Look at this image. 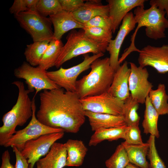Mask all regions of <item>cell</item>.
Masks as SVG:
<instances>
[{
    "label": "cell",
    "mask_w": 168,
    "mask_h": 168,
    "mask_svg": "<svg viewBox=\"0 0 168 168\" xmlns=\"http://www.w3.org/2000/svg\"><path fill=\"white\" fill-rule=\"evenodd\" d=\"M40 105L36 116L42 124L77 133L85 121V110L76 92L62 88L44 90L40 94Z\"/></svg>",
    "instance_id": "6da1fadb"
},
{
    "label": "cell",
    "mask_w": 168,
    "mask_h": 168,
    "mask_svg": "<svg viewBox=\"0 0 168 168\" xmlns=\"http://www.w3.org/2000/svg\"><path fill=\"white\" fill-rule=\"evenodd\" d=\"M90 68L88 74L77 81L75 92L80 99L108 92L112 83L115 71L110 65L109 58L96 59Z\"/></svg>",
    "instance_id": "7a4b0ae2"
},
{
    "label": "cell",
    "mask_w": 168,
    "mask_h": 168,
    "mask_svg": "<svg viewBox=\"0 0 168 168\" xmlns=\"http://www.w3.org/2000/svg\"><path fill=\"white\" fill-rule=\"evenodd\" d=\"M12 84L17 87L18 94L15 104L2 119L3 124L0 128V145L2 146H4L16 133V127L23 126L33 114L32 100L29 95L30 91L25 89L22 82L15 81Z\"/></svg>",
    "instance_id": "3957f363"
},
{
    "label": "cell",
    "mask_w": 168,
    "mask_h": 168,
    "mask_svg": "<svg viewBox=\"0 0 168 168\" xmlns=\"http://www.w3.org/2000/svg\"><path fill=\"white\" fill-rule=\"evenodd\" d=\"M144 9V6L136 7L134 11L135 20L137 26L131 36V44H135L136 34L141 27L145 26V34L148 38L157 40L166 37L165 30L168 28V19L165 17V11L162 10L155 5Z\"/></svg>",
    "instance_id": "277c9868"
},
{
    "label": "cell",
    "mask_w": 168,
    "mask_h": 168,
    "mask_svg": "<svg viewBox=\"0 0 168 168\" xmlns=\"http://www.w3.org/2000/svg\"><path fill=\"white\" fill-rule=\"evenodd\" d=\"M67 42L63 46L55 66L59 68L68 61L81 54L89 53L95 54L104 53L108 44H100L87 37L82 29L73 30L66 37Z\"/></svg>",
    "instance_id": "5b68a950"
},
{
    "label": "cell",
    "mask_w": 168,
    "mask_h": 168,
    "mask_svg": "<svg viewBox=\"0 0 168 168\" xmlns=\"http://www.w3.org/2000/svg\"><path fill=\"white\" fill-rule=\"evenodd\" d=\"M21 26L31 37L34 42L54 39L51 21L36 10H30L14 15Z\"/></svg>",
    "instance_id": "8992f818"
},
{
    "label": "cell",
    "mask_w": 168,
    "mask_h": 168,
    "mask_svg": "<svg viewBox=\"0 0 168 168\" xmlns=\"http://www.w3.org/2000/svg\"><path fill=\"white\" fill-rule=\"evenodd\" d=\"M104 55V53L89 56L84 55V60L78 64L68 68L61 67L58 70L46 71L47 76L60 88L67 91L75 92L77 78L82 72L90 68L91 63L96 59Z\"/></svg>",
    "instance_id": "52a82bcc"
},
{
    "label": "cell",
    "mask_w": 168,
    "mask_h": 168,
    "mask_svg": "<svg viewBox=\"0 0 168 168\" xmlns=\"http://www.w3.org/2000/svg\"><path fill=\"white\" fill-rule=\"evenodd\" d=\"M35 96H34L32 100L33 114L29 123L24 128L16 131L8 140L4 147L15 146L21 152L25 143L28 141L37 138L47 134L65 132L62 128L45 125L38 120L35 115Z\"/></svg>",
    "instance_id": "ba28073f"
},
{
    "label": "cell",
    "mask_w": 168,
    "mask_h": 168,
    "mask_svg": "<svg viewBox=\"0 0 168 168\" xmlns=\"http://www.w3.org/2000/svg\"><path fill=\"white\" fill-rule=\"evenodd\" d=\"M46 71L38 66H33L27 62L24 61L20 66L14 70V74L17 78L25 80L27 89L31 92L35 90V96L42 90L60 88L47 76Z\"/></svg>",
    "instance_id": "9c48e42d"
},
{
    "label": "cell",
    "mask_w": 168,
    "mask_h": 168,
    "mask_svg": "<svg viewBox=\"0 0 168 168\" xmlns=\"http://www.w3.org/2000/svg\"><path fill=\"white\" fill-rule=\"evenodd\" d=\"M80 100L84 110L115 115H123L124 101L108 92L80 99Z\"/></svg>",
    "instance_id": "30bf717a"
},
{
    "label": "cell",
    "mask_w": 168,
    "mask_h": 168,
    "mask_svg": "<svg viewBox=\"0 0 168 168\" xmlns=\"http://www.w3.org/2000/svg\"><path fill=\"white\" fill-rule=\"evenodd\" d=\"M64 135V132L48 133L27 141L21 152L30 164L29 168H33L35 163L47 155L53 144Z\"/></svg>",
    "instance_id": "8fae6325"
},
{
    "label": "cell",
    "mask_w": 168,
    "mask_h": 168,
    "mask_svg": "<svg viewBox=\"0 0 168 168\" xmlns=\"http://www.w3.org/2000/svg\"><path fill=\"white\" fill-rule=\"evenodd\" d=\"M131 73L128 86L132 99L139 104H145L147 97L153 86L148 80L149 73L146 67L137 66L130 62Z\"/></svg>",
    "instance_id": "7c38bea8"
},
{
    "label": "cell",
    "mask_w": 168,
    "mask_h": 168,
    "mask_svg": "<svg viewBox=\"0 0 168 168\" xmlns=\"http://www.w3.org/2000/svg\"><path fill=\"white\" fill-rule=\"evenodd\" d=\"M138 62L142 68L150 66L161 74L168 72V44L160 47L148 45L140 50Z\"/></svg>",
    "instance_id": "4fadbf2b"
},
{
    "label": "cell",
    "mask_w": 168,
    "mask_h": 168,
    "mask_svg": "<svg viewBox=\"0 0 168 168\" xmlns=\"http://www.w3.org/2000/svg\"><path fill=\"white\" fill-rule=\"evenodd\" d=\"M121 23L116 37L110 41L106 49L110 54V65L115 71L120 66L119 56L123 42L126 37L135 27L136 23L133 13L132 12L128 13Z\"/></svg>",
    "instance_id": "5bb4252c"
},
{
    "label": "cell",
    "mask_w": 168,
    "mask_h": 168,
    "mask_svg": "<svg viewBox=\"0 0 168 168\" xmlns=\"http://www.w3.org/2000/svg\"><path fill=\"white\" fill-rule=\"evenodd\" d=\"M145 1V0H106L109 6V17L112 23L113 33H114L119 28L124 18L131 10L138 7L144 6Z\"/></svg>",
    "instance_id": "9a60e30c"
},
{
    "label": "cell",
    "mask_w": 168,
    "mask_h": 168,
    "mask_svg": "<svg viewBox=\"0 0 168 168\" xmlns=\"http://www.w3.org/2000/svg\"><path fill=\"white\" fill-rule=\"evenodd\" d=\"M131 69L125 61L115 71L113 79L108 92L113 96L124 101L130 96L128 86Z\"/></svg>",
    "instance_id": "2e32d148"
},
{
    "label": "cell",
    "mask_w": 168,
    "mask_h": 168,
    "mask_svg": "<svg viewBox=\"0 0 168 168\" xmlns=\"http://www.w3.org/2000/svg\"><path fill=\"white\" fill-rule=\"evenodd\" d=\"M54 28V39L61 40L63 35L68 31L75 29H83V24L77 21L72 13L64 10L49 16Z\"/></svg>",
    "instance_id": "e0dca14e"
},
{
    "label": "cell",
    "mask_w": 168,
    "mask_h": 168,
    "mask_svg": "<svg viewBox=\"0 0 168 168\" xmlns=\"http://www.w3.org/2000/svg\"><path fill=\"white\" fill-rule=\"evenodd\" d=\"M72 13L77 21L84 24L97 16H109V6L108 4L103 5L100 0H86L82 6Z\"/></svg>",
    "instance_id": "ac0fdd59"
},
{
    "label": "cell",
    "mask_w": 168,
    "mask_h": 168,
    "mask_svg": "<svg viewBox=\"0 0 168 168\" xmlns=\"http://www.w3.org/2000/svg\"><path fill=\"white\" fill-rule=\"evenodd\" d=\"M91 130L95 131L101 128L117 127L127 125L123 115L96 113L85 110Z\"/></svg>",
    "instance_id": "d6986e66"
},
{
    "label": "cell",
    "mask_w": 168,
    "mask_h": 168,
    "mask_svg": "<svg viewBox=\"0 0 168 168\" xmlns=\"http://www.w3.org/2000/svg\"><path fill=\"white\" fill-rule=\"evenodd\" d=\"M67 155L64 144L55 142L46 156L37 163L40 168H63L66 166Z\"/></svg>",
    "instance_id": "ffe728a7"
},
{
    "label": "cell",
    "mask_w": 168,
    "mask_h": 168,
    "mask_svg": "<svg viewBox=\"0 0 168 168\" xmlns=\"http://www.w3.org/2000/svg\"><path fill=\"white\" fill-rule=\"evenodd\" d=\"M64 144L67 153L66 166H81L88 151L83 141L69 139Z\"/></svg>",
    "instance_id": "44dd1931"
},
{
    "label": "cell",
    "mask_w": 168,
    "mask_h": 168,
    "mask_svg": "<svg viewBox=\"0 0 168 168\" xmlns=\"http://www.w3.org/2000/svg\"><path fill=\"white\" fill-rule=\"evenodd\" d=\"M121 143L126 150L130 163L141 168H149L146 158L149 147L147 142L140 144H129L125 142Z\"/></svg>",
    "instance_id": "7402d4cb"
},
{
    "label": "cell",
    "mask_w": 168,
    "mask_h": 168,
    "mask_svg": "<svg viewBox=\"0 0 168 168\" xmlns=\"http://www.w3.org/2000/svg\"><path fill=\"white\" fill-rule=\"evenodd\" d=\"M127 125L109 128H101L95 131L91 136L88 145L96 146L103 141H112L120 138L124 139Z\"/></svg>",
    "instance_id": "603a6c76"
},
{
    "label": "cell",
    "mask_w": 168,
    "mask_h": 168,
    "mask_svg": "<svg viewBox=\"0 0 168 168\" xmlns=\"http://www.w3.org/2000/svg\"><path fill=\"white\" fill-rule=\"evenodd\" d=\"M145 104V109L142 122L143 133L146 134H150L158 138L160 137L157 128L159 115L152 105L148 96L146 99Z\"/></svg>",
    "instance_id": "cb8c5ba5"
},
{
    "label": "cell",
    "mask_w": 168,
    "mask_h": 168,
    "mask_svg": "<svg viewBox=\"0 0 168 168\" xmlns=\"http://www.w3.org/2000/svg\"><path fill=\"white\" fill-rule=\"evenodd\" d=\"M63 45L61 40L54 39L51 41L38 67L47 71L55 66Z\"/></svg>",
    "instance_id": "d4e9b609"
},
{
    "label": "cell",
    "mask_w": 168,
    "mask_h": 168,
    "mask_svg": "<svg viewBox=\"0 0 168 168\" xmlns=\"http://www.w3.org/2000/svg\"><path fill=\"white\" fill-rule=\"evenodd\" d=\"M148 97L159 115L168 114V95L166 93L164 84L160 83L156 89H152Z\"/></svg>",
    "instance_id": "484cf974"
},
{
    "label": "cell",
    "mask_w": 168,
    "mask_h": 168,
    "mask_svg": "<svg viewBox=\"0 0 168 168\" xmlns=\"http://www.w3.org/2000/svg\"><path fill=\"white\" fill-rule=\"evenodd\" d=\"M50 42L36 41L28 44L24 53L27 63L33 66H38Z\"/></svg>",
    "instance_id": "4316f807"
},
{
    "label": "cell",
    "mask_w": 168,
    "mask_h": 168,
    "mask_svg": "<svg viewBox=\"0 0 168 168\" xmlns=\"http://www.w3.org/2000/svg\"><path fill=\"white\" fill-rule=\"evenodd\" d=\"M139 103L131 95L124 101L123 116L128 126L139 125L140 117L137 112Z\"/></svg>",
    "instance_id": "83f0119b"
},
{
    "label": "cell",
    "mask_w": 168,
    "mask_h": 168,
    "mask_svg": "<svg viewBox=\"0 0 168 168\" xmlns=\"http://www.w3.org/2000/svg\"><path fill=\"white\" fill-rule=\"evenodd\" d=\"M129 163L126 150L121 143L118 145L114 153L105 161L107 168H125Z\"/></svg>",
    "instance_id": "f1b7e54d"
},
{
    "label": "cell",
    "mask_w": 168,
    "mask_h": 168,
    "mask_svg": "<svg viewBox=\"0 0 168 168\" xmlns=\"http://www.w3.org/2000/svg\"><path fill=\"white\" fill-rule=\"evenodd\" d=\"M82 30L87 37L97 43L109 44L112 40V31L96 27L85 26Z\"/></svg>",
    "instance_id": "f546056e"
},
{
    "label": "cell",
    "mask_w": 168,
    "mask_h": 168,
    "mask_svg": "<svg viewBox=\"0 0 168 168\" xmlns=\"http://www.w3.org/2000/svg\"><path fill=\"white\" fill-rule=\"evenodd\" d=\"M36 10L43 16L56 14L63 10L59 0H39Z\"/></svg>",
    "instance_id": "4dcf8cb0"
},
{
    "label": "cell",
    "mask_w": 168,
    "mask_h": 168,
    "mask_svg": "<svg viewBox=\"0 0 168 168\" xmlns=\"http://www.w3.org/2000/svg\"><path fill=\"white\" fill-rule=\"evenodd\" d=\"M155 137L150 135L147 141L149 147L147 157L150 161L149 168H167L159 156L155 145Z\"/></svg>",
    "instance_id": "1f68e13d"
},
{
    "label": "cell",
    "mask_w": 168,
    "mask_h": 168,
    "mask_svg": "<svg viewBox=\"0 0 168 168\" xmlns=\"http://www.w3.org/2000/svg\"><path fill=\"white\" fill-rule=\"evenodd\" d=\"M124 139L125 142L129 144H143L144 142L141 138L139 125L128 126L125 132Z\"/></svg>",
    "instance_id": "d6a6232c"
},
{
    "label": "cell",
    "mask_w": 168,
    "mask_h": 168,
    "mask_svg": "<svg viewBox=\"0 0 168 168\" xmlns=\"http://www.w3.org/2000/svg\"><path fill=\"white\" fill-rule=\"evenodd\" d=\"M84 25L85 26L97 27L112 31V23L109 16H97L92 18Z\"/></svg>",
    "instance_id": "836d02e7"
},
{
    "label": "cell",
    "mask_w": 168,
    "mask_h": 168,
    "mask_svg": "<svg viewBox=\"0 0 168 168\" xmlns=\"http://www.w3.org/2000/svg\"><path fill=\"white\" fill-rule=\"evenodd\" d=\"M35 3L32 0H15L9 9L10 12L14 15L21 12L33 9Z\"/></svg>",
    "instance_id": "e575fe53"
},
{
    "label": "cell",
    "mask_w": 168,
    "mask_h": 168,
    "mask_svg": "<svg viewBox=\"0 0 168 168\" xmlns=\"http://www.w3.org/2000/svg\"><path fill=\"white\" fill-rule=\"evenodd\" d=\"M63 10L72 13L84 3L83 0H59Z\"/></svg>",
    "instance_id": "d590c367"
},
{
    "label": "cell",
    "mask_w": 168,
    "mask_h": 168,
    "mask_svg": "<svg viewBox=\"0 0 168 168\" xmlns=\"http://www.w3.org/2000/svg\"><path fill=\"white\" fill-rule=\"evenodd\" d=\"M12 147L16 157L15 168H29L27 160L22 156L21 152L15 146Z\"/></svg>",
    "instance_id": "8d00e7d4"
},
{
    "label": "cell",
    "mask_w": 168,
    "mask_h": 168,
    "mask_svg": "<svg viewBox=\"0 0 168 168\" xmlns=\"http://www.w3.org/2000/svg\"><path fill=\"white\" fill-rule=\"evenodd\" d=\"M150 5H155L159 8L165 11L166 16L168 17V0H151L149 2Z\"/></svg>",
    "instance_id": "74e56055"
},
{
    "label": "cell",
    "mask_w": 168,
    "mask_h": 168,
    "mask_svg": "<svg viewBox=\"0 0 168 168\" xmlns=\"http://www.w3.org/2000/svg\"><path fill=\"white\" fill-rule=\"evenodd\" d=\"M10 155L8 150L5 151L2 156V164L0 168H15L10 162Z\"/></svg>",
    "instance_id": "f35d334b"
},
{
    "label": "cell",
    "mask_w": 168,
    "mask_h": 168,
    "mask_svg": "<svg viewBox=\"0 0 168 168\" xmlns=\"http://www.w3.org/2000/svg\"><path fill=\"white\" fill-rule=\"evenodd\" d=\"M125 168H141L133 164L129 163Z\"/></svg>",
    "instance_id": "ab89813d"
},
{
    "label": "cell",
    "mask_w": 168,
    "mask_h": 168,
    "mask_svg": "<svg viewBox=\"0 0 168 168\" xmlns=\"http://www.w3.org/2000/svg\"><path fill=\"white\" fill-rule=\"evenodd\" d=\"M37 168H40L39 164L37 163Z\"/></svg>",
    "instance_id": "60d3db41"
}]
</instances>
